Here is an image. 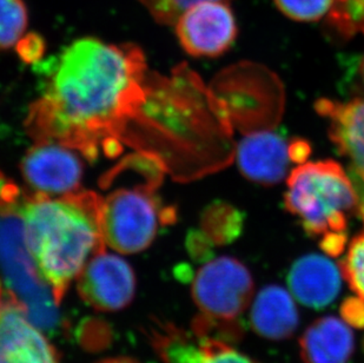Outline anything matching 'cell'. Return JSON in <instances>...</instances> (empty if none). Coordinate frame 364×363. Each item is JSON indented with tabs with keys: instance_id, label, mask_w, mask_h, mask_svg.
I'll list each match as a JSON object with an SVG mask.
<instances>
[{
	"instance_id": "9c48e42d",
	"label": "cell",
	"mask_w": 364,
	"mask_h": 363,
	"mask_svg": "<svg viewBox=\"0 0 364 363\" xmlns=\"http://www.w3.org/2000/svg\"><path fill=\"white\" fill-rule=\"evenodd\" d=\"M176 33L186 53L197 58H216L237 39L234 14L224 1H203L186 10L176 21Z\"/></svg>"
},
{
	"instance_id": "ffe728a7",
	"label": "cell",
	"mask_w": 364,
	"mask_h": 363,
	"mask_svg": "<svg viewBox=\"0 0 364 363\" xmlns=\"http://www.w3.org/2000/svg\"><path fill=\"white\" fill-rule=\"evenodd\" d=\"M341 271L351 290L364 300V231L351 241L341 262Z\"/></svg>"
},
{
	"instance_id": "7a4b0ae2",
	"label": "cell",
	"mask_w": 364,
	"mask_h": 363,
	"mask_svg": "<svg viewBox=\"0 0 364 363\" xmlns=\"http://www.w3.org/2000/svg\"><path fill=\"white\" fill-rule=\"evenodd\" d=\"M230 124L211 89L179 66L171 77L149 73L146 98L121 142L157 158L176 179L188 181L230 162Z\"/></svg>"
},
{
	"instance_id": "7c38bea8",
	"label": "cell",
	"mask_w": 364,
	"mask_h": 363,
	"mask_svg": "<svg viewBox=\"0 0 364 363\" xmlns=\"http://www.w3.org/2000/svg\"><path fill=\"white\" fill-rule=\"evenodd\" d=\"M290 142L275 131H255L247 134L237 145V165L249 181L275 185L288 174L291 163Z\"/></svg>"
},
{
	"instance_id": "8fae6325",
	"label": "cell",
	"mask_w": 364,
	"mask_h": 363,
	"mask_svg": "<svg viewBox=\"0 0 364 363\" xmlns=\"http://www.w3.org/2000/svg\"><path fill=\"white\" fill-rule=\"evenodd\" d=\"M71 150L55 142H37L28 151L21 172L36 194L66 195L80 190L82 164Z\"/></svg>"
},
{
	"instance_id": "44dd1931",
	"label": "cell",
	"mask_w": 364,
	"mask_h": 363,
	"mask_svg": "<svg viewBox=\"0 0 364 363\" xmlns=\"http://www.w3.org/2000/svg\"><path fill=\"white\" fill-rule=\"evenodd\" d=\"M274 3L289 19L311 23L328 14L333 0H274Z\"/></svg>"
},
{
	"instance_id": "d6986e66",
	"label": "cell",
	"mask_w": 364,
	"mask_h": 363,
	"mask_svg": "<svg viewBox=\"0 0 364 363\" xmlns=\"http://www.w3.org/2000/svg\"><path fill=\"white\" fill-rule=\"evenodd\" d=\"M24 0H0V51L18 44L28 28Z\"/></svg>"
},
{
	"instance_id": "4dcf8cb0",
	"label": "cell",
	"mask_w": 364,
	"mask_h": 363,
	"mask_svg": "<svg viewBox=\"0 0 364 363\" xmlns=\"http://www.w3.org/2000/svg\"><path fill=\"white\" fill-rule=\"evenodd\" d=\"M98 363H139L137 361L127 359V357H117V359H107V360L100 361Z\"/></svg>"
},
{
	"instance_id": "cb8c5ba5",
	"label": "cell",
	"mask_w": 364,
	"mask_h": 363,
	"mask_svg": "<svg viewBox=\"0 0 364 363\" xmlns=\"http://www.w3.org/2000/svg\"><path fill=\"white\" fill-rule=\"evenodd\" d=\"M341 317L348 326L364 329V300L362 298H348L340 307Z\"/></svg>"
},
{
	"instance_id": "3957f363",
	"label": "cell",
	"mask_w": 364,
	"mask_h": 363,
	"mask_svg": "<svg viewBox=\"0 0 364 363\" xmlns=\"http://www.w3.org/2000/svg\"><path fill=\"white\" fill-rule=\"evenodd\" d=\"M25 241L39 274L60 305L87 261L105 251L96 192H70L59 199L26 194L21 206Z\"/></svg>"
},
{
	"instance_id": "4316f807",
	"label": "cell",
	"mask_w": 364,
	"mask_h": 363,
	"mask_svg": "<svg viewBox=\"0 0 364 363\" xmlns=\"http://www.w3.org/2000/svg\"><path fill=\"white\" fill-rule=\"evenodd\" d=\"M347 243V233H331L321 237L320 247L326 255L337 257L343 253Z\"/></svg>"
},
{
	"instance_id": "277c9868",
	"label": "cell",
	"mask_w": 364,
	"mask_h": 363,
	"mask_svg": "<svg viewBox=\"0 0 364 363\" xmlns=\"http://www.w3.org/2000/svg\"><path fill=\"white\" fill-rule=\"evenodd\" d=\"M165 172L157 158L137 151L104 176L114 181L100 182L102 188L114 186L102 197L100 228L109 247L136 254L151 246L159 226L175 222V209L155 195Z\"/></svg>"
},
{
	"instance_id": "603a6c76",
	"label": "cell",
	"mask_w": 364,
	"mask_h": 363,
	"mask_svg": "<svg viewBox=\"0 0 364 363\" xmlns=\"http://www.w3.org/2000/svg\"><path fill=\"white\" fill-rule=\"evenodd\" d=\"M198 339L204 347V361L203 363H258L257 361L235 349L231 343L218 340Z\"/></svg>"
},
{
	"instance_id": "7402d4cb",
	"label": "cell",
	"mask_w": 364,
	"mask_h": 363,
	"mask_svg": "<svg viewBox=\"0 0 364 363\" xmlns=\"http://www.w3.org/2000/svg\"><path fill=\"white\" fill-rule=\"evenodd\" d=\"M76 337L84 349L97 352L110 344L112 330L103 320L86 319L77 327Z\"/></svg>"
},
{
	"instance_id": "e0dca14e",
	"label": "cell",
	"mask_w": 364,
	"mask_h": 363,
	"mask_svg": "<svg viewBox=\"0 0 364 363\" xmlns=\"http://www.w3.org/2000/svg\"><path fill=\"white\" fill-rule=\"evenodd\" d=\"M243 226V213L227 203L215 202L203 214V233L216 246L234 242L241 235Z\"/></svg>"
},
{
	"instance_id": "52a82bcc",
	"label": "cell",
	"mask_w": 364,
	"mask_h": 363,
	"mask_svg": "<svg viewBox=\"0 0 364 363\" xmlns=\"http://www.w3.org/2000/svg\"><path fill=\"white\" fill-rule=\"evenodd\" d=\"M254 280L241 261L223 256L210 260L193 282V298L200 314L217 320L240 319L254 295Z\"/></svg>"
},
{
	"instance_id": "9a60e30c",
	"label": "cell",
	"mask_w": 364,
	"mask_h": 363,
	"mask_svg": "<svg viewBox=\"0 0 364 363\" xmlns=\"http://www.w3.org/2000/svg\"><path fill=\"white\" fill-rule=\"evenodd\" d=\"M354 350L353 330L335 316L317 319L299 339L303 363H349Z\"/></svg>"
},
{
	"instance_id": "4fadbf2b",
	"label": "cell",
	"mask_w": 364,
	"mask_h": 363,
	"mask_svg": "<svg viewBox=\"0 0 364 363\" xmlns=\"http://www.w3.org/2000/svg\"><path fill=\"white\" fill-rule=\"evenodd\" d=\"M315 109L328 120L330 140L364 185V97L349 102L321 98Z\"/></svg>"
},
{
	"instance_id": "6da1fadb",
	"label": "cell",
	"mask_w": 364,
	"mask_h": 363,
	"mask_svg": "<svg viewBox=\"0 0 364 363\" xmlns=\"http://www.w3.org/2000/svg\"><path fill=\"white\" fill-rule=\"evenodd\" d=\"M44 75V93L28 111V135L82 152L89 161L100 152L117 156L127 123L146 98L148 66L141 48L82 38L46 63Z\"/></svg>"
},
{
	"instance_id": "f1b7e54d",
	"label": "cell",
	"mask_w": 364,
	"mask_h": 363,
	"mask_svg": "<svg viewBox=\"0 0 364 363\" xmlns=\"http://www.w3.org/2000/svg\"><path fill=\"white\" fill-rule=\"evenodd\" d=\"M355 71L358 75V84L361 85V90L364 93V55L358 59V64L355 65Z\"/></svg>"
},
{
	"instance_id": "ba28073f",
	"label": "cell",
	"mask_w": 364,
	"mask_h": 363,
	"mask_svg": "<svg viewBox=\"0 0 364 363\" xmlns=\"http://www.w3.org/2000/svg\"><path fill=\"white\" fill-rule=\"evenodd\" d=\"M0 363H60L58 350L28 319L24 303L1 278Z\"/></svg>"
},
{
	"instance_id": "1f68e13d",
	"label": "cell",
	"mask_w": 364,
	"mask_h": 363,
	"mask_svg": "<svg viewBox=\"0 0 364 363\" xmlns=\"http://www.w3.org/2000/svg\"><path fill=\"white\" fill-rule=\"evenodd\" d=\"M362 349H363V352H364V337H363V341H362Z\"/></svg>"
},
{
	"instance_id": "5bb4252c",
	"label": "cell",
	"mask_w": 364,
	"mask_h": 363,
	"mask_svg": "<svg viewBox=\"0 0 364 363\" xmlns=\"http://www.w3.org/2000/svg\"><path fill=\"white\" fill-rule=\"evenodd\" d=\"M342 271L333 261L318 254L295 261L288 274L289 288L303 305L322 309L335 301L342 285Z\"/></svg>"
},
{
	"instance_id": "f546056e",
	"label": "cell",
	"mask_w": 364,
	"mask_h": 363,
	"mask_svg": "<svg viewBox=\"0 0 364 363\" xmlns=\"http://www.w3.org/2000/svg\"><path fill=\"white\" fill-rule=\"evenodd\" d=\"M358 215L364 224V190H362L361 196H358Z\"/></svg>"
},
{
	"instance_id": "5b68a950",
	"label": "cell",
	"mask_w": 364,
	"mask_h": 363,
	"mask_svg": "<svg viewBox=\"0 0 364 363\" xmlns=\"http://www.w3.org/2000/svg\"><path fill=\"white\" fill-rule=\"evenodd\" d=\"M284 208L299 219L310 237L347 233L351 214L358 211L354 183L340 163H302L289 174Z\"/></svg>"
},
{
	"instance_id": "30bf717a",
	"label": "cell",
	"mask_w": 364,
	"mask_h": 363,
	"mask_svg": "<svg viewBox=\"0 0 364 363\" xmlns=\"http://www.w3.org/2000/svg\"><path fill=\"white\" fill-rule=\"evenodd\" d=\"M136 275L130 264L103 251L93 255L78 275L82 301L98 312H118L134 301Z\"/></svg>"
},
{
	"instance_id": "d4e9b609",
	"label": "cell",
	"mask_w": 364,
	"mask_h": 363,
	"mask_svg": "<svg viewBox=\"0 0 364 363\" xmlns=\"http://www.w3.org/2000/svg\"><path fill=\"white\" fill-rule=\"evenodd\" d=\"M188 251L193 260L197 262H205L211 260L213 243L209 237L202 231H191L186 241Z\"/></svg>"
},
{
	"instance_id": "ac0fdd59",
	"label": "cell",
	"mask_w": 364,
	"mask_h": 363,
	"mask_svg": "<svg viewBox=\"0 0 364 363\" xmlns=\"http://www.w3.org/2000/svg\"><path fill=\"white\" fill-rule=\"evenodd\" d=\"M326 25L342 39L364 35V0H333Z\"/></svg>"
},
{
	"instance_id": "8992f818",
	"label": "cell",
	"mask_w": 364,
	"mask_h": 363,
	"mask_svg": "<svg viewBox=\"0 0 364 363\" xmlns=\"http://www.w3.org/2000/svg\"><path fill=\"white\" fill-rule=\"evenodd\" d=\"M0 278L21 298L36 326L55 332L60 323L58 305L28 251L19 208L0 209Z\"/></svg>"
},
{
	"instance_id": "83f0119b",
	"label": "cell",
	"mask_w": 364,
	"mask_h": 363,
	"mask_svg": "<svg viewBox=\"0 0 364 363\" xmlns=\"http://www.w3.org/2000/svg\"><path fill=\"white\" fill-rule=\"evenodd\" d=\"M289 150H290L291 161L294 163H299V164L308 161V158L311 154V147H310L309 143L302 138H294L292 141H290Z\"/></svg>"
},
{
	"instance_id": "2e32d148",
	"label": "cell",
	"mask_w": 364,
	"mask_h": 363,
	"mask_svg": "<svg viewBox=\"0 0 364 363\" xmlns=\"http://www.w3.org/2000/svg\"><path fill=\"white\" fill-rule=\"evenodd\" d=\"M299 310L291 295L279 285H267L255 298L250 325L258 335L270 341L292 336L299 327Z\"/></svg>"
},
{
	"instance_id": "484cf974",
	"label": "cell",
	"mask_w": 364,
	"mask_h": 363,
	"mask_svg": "<svg viewBox=\"0 0 364 363\" xmlns=\"http://www.w3.org/2000/svg\"><path fill=\"white\" fill-rule=\"evenodd\" d=\"M45 44L43 38L36 33L21 38L18 41L17 51L25 62H36L44 53Z\"/></svg>"
}]
</instances>
